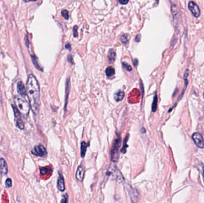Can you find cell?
I'll return each mask as SVG.
<instances>
[{
	"mask_svg": "<svg viewBox=\"0 0 204 203\" xmlns=\"http://www.w3.org/2000/svg\"><path fill=\"white\" fill-rule=\"evenodd\" d=\"M12 107L14 113V122H15V124L16 126L18 128H19L20 129H23L25 125L21 118V113L19 112V110H18L17 107L14 106L13 105H12Z\"/></svg>",
	"mask_w": 204,
	"mask_h": 203,
	"instance_id": "obj_4",
	"label": "cell"
},
{
	"mask_svg": "<svg viewBox=\"0 0 204 203\" xmlns=\"http://www.w3.org/2000/svg\"><path fill=\"white\" fill-rule=\"evenodd\" d=\"M0 172L3 175H6L8 172L7 164L3 158H0Z\"/></svg>",
	"mask_w": 204,
	"mask_h": 203,
	"instance_id": "obj_12",
	"label": "cell"
},
{
	"mask_svg": "<svg viewBox=\"0 0 204 203\" xmlns=\"http://www.w3.org/2000/svg\"><path fill=\"white\" fill-rule=\"evenodd\" d=\"M57 187L60 191H64L65 190V185L64 178L61 173H59V176L57 182Z\"/></svg>",
	"mask_w": 204,
	"mask_h": 203,
	"instance_id": "obj_10",
	"label": "cell"
},
{
	"mask_svg": "<svg viewBox=\"0 0 204 203\" xmlns=\"http://www.w3.org/2000/svg\"><path fill=\"white\" fill-rule=\"evenodd\" d=\"M192 139L198 147L200 149H203L204 147V139L200 134L198 132L194 133L192 135Z\"/></svg>",
	"mask_w": 204,
	"mask_h": 203,
	"instance_id": "obj_7",
	"label": "cell"
},
{
	"mask_svg": "<svg viewBox=\"0 0 204 203\" xmlns=\"http://www.w3.org/2000/svg\"><path fill=\"white\" fill-rule=\"evenodd\" d=\"M137 64H138V60L137 59H134V66H137Z\"/></svg>",
	"mask_w": 204,
	"mask_h": 203,
	"instance_id": "obj_33",
	"label": "cell"
},
{
	"mask_svg": "<svg viewBox=\"0 0 204 203\" xmlns=\"http://www.w3.org/2000/svg\"><path fill=\"white\" fill-rule=\"evenodd\" d=\"M188 7L192 14L195 17H199L200 15V11L198 6L193 1H190L188 4Z\"/></svg>",
	"mask_w": 204,
	"mask_h": 203,
	"instance_id": "obj_8",
	"label": "cell"
},
{
	"mask_svg": "<svg viewBox=\"0 0 204 203\" xmlns=\"http://www.w3.org/2000/svg\"><path fill=\"white\" fill-rule=\"evenodd\" d=\"M129 36L127 34H125L121 36V41L124 44H127L129 41Z\"/></svg>",
	"mask_w": 204,
	"mask_h": 203,
	"instance_id": "obj_22",
	"label": "cell"
},
{
	"mask_svg": "<svg viewBox=\"0 0 204 203\" xmlns=\"http://www.w3.org/2000/svg\"><path fill=\"white\" fill-rule=\"evenodd\" d=\"M119 2L121 4H123V5H125V4H127L128 1H129V0H118Z\"/></svg>",
	"mask_w": 204,
	"mask_h": 203,
	"instance_id": "obj_29",
	"label": "cell"
},
{
	"mask_svg": "<svg viewBox=\"0 0 204 203\" xmlns=\"http://www.w3.org/2000/svg\"><path fill=\"white\" fill-rule=\"evenodd\" d=\"M73 36L75 38H77L78 36V32H77V26H75L73 28Z\"/></svg>",
	"mask_w": 204,
	"mask_h": 203,
	"instance_id": "obj_27",
	"label": "cell"
},
{
	"mask_svg": "<svg viewBox=\"0 0 204 203\" xmlns=\"http://www.w3.org/2000/svg\"><path fill=\"white\" fill-rule=\"evenodd\" d=\"M32 153L36 156L41 157H45L47 155V150L43 145L35 146L32 151Z\"/></svg>",
	"mask_w": 204,
	"mask_h": 203,
	"instance_id": "obj_6",
	"label": "cell"
},
{
	"mask_svg": "<svg viewBox=\"0 0 204 203\" xmlns=\"http://www.w3.org/2000/svg\"><path fill=\"white\" fill-rule=\"evenodd\" d=\"M202 176L203 178V181H204V166H202Z\"/></svg>",
	"mask_w": 204,
	"mask_h": 203,
	"instance_id": "obj_34",
	"label": "cell"
},
{
	"mask_svg": "<svg viewBox=\"0 0 204 203\" xmlns=\"http://www.w3.org/2000/svg\"><path fill=\"white\" fill-rule=\"evenodd\" d=\"M47 172H48V170L45 168H41L40 173L41 175H46L47 173Z\"/></svg>",
	"mask_w": 204,
	"mask_h": 203,
	"instance_id": "obj_26",
	"label": "cell"
},
{
	"mask_svg": "<svg viewBox=\"0 0 204 203\" xmlns=\"http://www.w3.org/2000/svg\"><path fill=\"white\" fill-rule=\"evenodd\" d=\"M124 97H125L124 92L121 91H118L114 94V99L117 102H119V101H121V100H122L124 99Z\"/></svg>",
	"mask_w": 204,
	"mask_h": 203,
	"instance_id": "obj_15",
	"label": "cell"
},
{
	"mask_svg": "<svg viewBox=\"0 0 204 203\" xmlns=\"http://www.w3.org/2000/svg\"><path fill=\"white\" fill-rule=\"evenodd\" d=\"M157 105H158V96L156 94L154 96V101L152 105V110L153 112H155L157 109Z\"/></svg>",
	"mask_w": 204,
	"mask_h": 203,
	"instance_id": "obj_21",
	"label": "cell"
},
{
	"mask_svg": "<svg viewBox=\"0 0 204 203\" xmlns=\"http://www.w3.org/2000/svg\"><path fill=\"white\" fill-rule=\"evenodd\" d=\"M31 57H32V62L35 66V67L37 69H38L39 70H41V71H43V69L41 67V66L39 65L38 63V60H37L36 59V57L35 56V55H31Z\"/></svg>",
	"mask_w": 204,
	"mask_h": 203,
	"instance_id": "obj_20",
	"label": "cell"
},
{
	"mask_svg": "<svg viewBox=\"0 0 204 203\" xmlns=\"http://www.w3.org/2000/svg\"><path fill=\"white\" fill-rule=\"evenodd\" d=\"M129 139V134H128L127 135V137H125L124 141V143H123V146L122 147V149H121V152L123 154H125L127 152V147H128V145H127V142H128V140Z\"/></svg>",
	"mask_w": 204,
	"mask_h": 203,
	"instance_id": "obj_18",
	"label": "cell"
},
{
	"mask_svg": "<svg viewBox=\"0 0 204 203\" xmlns=\"http://www.w3.org/2000/svg\"><path fill=\"white\" fill-rule=\"evenodd\" d=\"M106 175L110 176L111 178L115 180H118L120 181H122L124 179L122 175L120 173V172L117 169V168H116L115 167H114V166H110V169H109L107 173H106Z\"/></svg>",
	"mask_w": 204,
	"mask_h": 203,
	"instance_id": "obj_5",
	"label": "cell"
},
{
	"mask_svg": "<svg viewBox=\"0 0 204 203\" xmlns=\"http://www.w3.org/2000/svg\"><path fill=\"white\" fill-rule=\"evenodd\" d=\"M84 174H85V168L82 165H80L78 168V169L76 172V178L77 180L80 181H82L84 178Z\"/></svg>",
	"mask_w": 204,
	"mask_h": 203,
	"instance_id": "obj_11",
	"label": "cell"
},
{
	"mask_svg": "<svg viewBox=\"0 0 204 203\" xmlns=\"http://www.w3.org/2000/svg\"><path fill=\"white\" fill-rule=\"evenodd\" d=\"M127 189L132 199V201L133 202V199H134V201H136V199H137V198L138 195V193L137 192L136 190H134L131 186L128 185H127Z\"/></svg>",
	"mask_w": 204,
	"mask_h": 203,
	"instance_id": "obj_13",
	"label": "cell"
},
{
	"mask_svg": "<svg viewBox=\"0 0 204 203\" xmlns=\"http://www.w3.org/2000/svg\"><path fill=\"white\" fill-rule=\"evenodd\" d=\"M140 37H141V36H140V34H139V35H137L136 36V39H135V40H136V42H139L140 41Z\"/></svg>",
	"mask_w": 204,
	"mask_h": 203,
	"instance_id": "obj_31",
	"label": "cell"
},
{
	"mask_svg": "<svg viewBox=\"0 0 204 203\" xmlns=\"http://www.w3.org/2000/svg\"><path fill=\"white\" fill-rule=\"evenodd\" d=\"M14 101L20 113L23 116L26 117L29 115L31 108L29 102H28L25 97H23L21 95L15 96L14 98Z\"/></svg>",
	"mask_w": 204,
	"mask_h": 203,
	"instance_id": "obj_2",
	"label": "cell"
},
{
	"mask_svg": "<svg viewBox=\"0 0 204 203\" xmlns=\"http://www.w3.org/2000/svg\"><path fill=\"white\" fill-rule=\"evenodd\" d=\"M89 145V143H87L84 141L82 142L81 143V157H84L87 152V148Z\"/></svg>",
	"mask_w": 204,
	"mask_h": 203,
	"instance_id": "obj_17",
	"label": "cell"
},
{
	"mask_svg": "<svg viewBox=\"0 0 204 203\" xmlns=\"http://www.w3.org/2000/svg\"><path fill=\"white\" fill-rule=\"evenodd\" d=\"M68 196L67 194H66L64 196H63V198L61 200V202H68Z\"/></svg>",
	"mask_w": 204,
	"mask_h": 203,
	"instance_id": "obj_28",
	"label": "cell"
},
{
	"mask_svg": "<svg viewBox=\"0 0 204 203\" xmlns=\"http://www.w3.org/2000/svg\"><path fill=\"white\" fill-rule=\"evenodd\" d=\"M6 186L7 188H10L12 187V180L10 178H8L6 180Z\"/></svg>",
	"mask_w": 204,
	"mask_h": 203,
	"instance_id": "obj_25",
	"label": "cell"
},
{
	"mask_svg": "<svg viewBox=\"0 0 204 203\" xmlns=\"http://www.w3.org/2000/svg\"><path fill=\"white\" fill-rule=\"evenodd\" d=\"M36 0H29L28 1H36Z\"/></svg>",
	"mask_w": 204,
	"mask_h": 203,
	"instance_id": "obj_35",
	"label": "cell"
},
{
	"mask_svg": "<svg viewBox=\"0 0 204 203\" xmlns=\"http://www.w3.org/2000/svg\"><path fill=\"white\" fill-rule=\"evenodd\" d=\"M65 109L66 110V106L68 104V100L69 95V91H70V79L69 78H68L66 82V86H65Z\"/></svg>",
	"mask_w": 204,
	"mask_h": 203,
	"instance_id": "obj_14",
	"label": "cell"
},
{
	"mask_svg": "<svg viewBox=\"0 0 204 203\" xmlns=\"http://www.w3.org/2000/svg\"><path fill=\"white\" fill-rule=\"evenodd\" d=\"M105 71H106V75L107 77H110L113 76L115 73V69L112 67H110V66L107 67Z\"/></svg>",
	"mask_w": 204,
	"mask_h": 203,
	"instance_id": "obj_19",
	"label": "cell"
},
{
	"mask_svg": "<svg viewBox=\"0 0 204 203\" xmlns=\"http://www.w3.org/2000/svg\"><path fill=\"white\" fill-rule=\"evenodd\" d=\"M26 92L32 112L37 115L40 110V89L38 81L32 74L29 75L28 78Z\"/></svg>",
	"mask_w": 204,
	"mask_h": 203,
	"instance_id": "obj_1",
	"label": "cell"
},
{
	"mask_svg": "<svg viewBox=\"0 0 204 203\" xmlns=\"http://www.w3.org/2000/svg\"><path fill=\"white\" fill-rule=\"evenodd\" d=\"M122 66H123V67L126 69L127 71H131L132 70V67L130 65H129L128 63H122Z\"/></svg>",
	"mask_w": 204,
	"mask_h": 203,
	"instance_id": "obj_24",
	"label": "cell"
},
{
	"mask_svg": "<svg viewBox=\"0 0 204 203\" xmlns=\"http://www.w3.org/2000/svg\"><path fill=\"white\" fill-rule=\"evenodd\" d=\"M121 145V139L120 136H118L114 141L110 151L111 161L117 163L119 157V150Z\"/></svg>",
	"mask_w": 204,
	"mask_h": 203,
	"instance_id": "obj_3",
	"label": "cell"
},
{
	"mask_svg": "<svg viewBox=\"0 0 204 203\" xmlns=\"http://www.w3.org/2000/svg\"><path fill=\"white\" fill-rule=\"evenodd\" d=\"M68 62H69V63H70L71 64H73V59H72V57L71 55H69V56H68Z\"/></svg>",
	"mask_w": 204,
	"mask_h": 203,
	"instance_id": "obj_30",
	"label": "cell"
},
{
	"mask_svg": "<svg viewBox=\"0 0 204 203\" xmlns=\"http://www.w3.org/2000/svg\"><path fill=\"white\" fill-rule=\"evenodd\" d=\"M116 58V53L113 50H110L108 54V62L109 63H112L115 62Z\"/></svg>",
	"mask_w": 204,
	"mask_h": 203,
	"instance_id": "obj_16",
	"label": "cell"
},
{
	"mask_svg": "<svg viewBox=\"0 0 204 203\" xmlns=\"http://www.w3.org/2000/svg\"><path fill=\"white\" fill-rule=\"evenodd\" d=\"M65 47H66V49L70 50V44H67L65 45Z\"/></svg>",
	"mask_w": 204,
	"mask_h": 203,
	"instance_id": "obj_32",
	"label": "cell"
},
{
	"mask_svg": "<svg viewBox=\"0 0 204 203\" xmlns=\"http://www.w3.org/2000/svg\"><path fill=\"white\" fill-rule=\"evenodd\" d=\"M17 89L18 94H19L21 96H22L23 97H26L27 96L26 89L25 88V85L23 83V82L20 81V82H18L17 86Z\"/></svg>",
	"mask_w": 204,
	"mask_h": 203,
	"instance_id": "obj_9",
	"label": "cell"
},
{
	"mask_svg": "<svg viewBox=\"0 0 204 203\" xmlns=\"http://www.w3.org/2000/svg\"><path fill=\"white\" fill-rule=\"evenodd\" d=\"M62 16L65 18L66 20H68V19H69V12H68V10H62Z\"/></svg>",
	"mask_w": 204,
	"mask_h": 203,
	"instance_id": "obj_23",
	"label": "cell"
}]
</instances>
